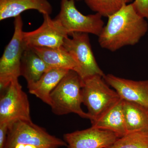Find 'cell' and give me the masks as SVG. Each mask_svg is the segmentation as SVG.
<instances>
[{
  "label": "cell",
  "mask_w": 148,
  "mask_h": 148,
  "mask_svg": "<svg viewBox=\"0 0 148 148\" xmlns=\"http://www.w3.org/2000/svg\"><path fill=\"white\" fill-rule=\"evenodd\" d=\"M65 38L63 46L77 64L76 72L82 80L94 75H105L92 52L88 34L73 33Z\"/></svg>",
  "instance_id": "cell-7"
},
{
  "label": "cell",
  "mask_w": 148,
  "mask_h": 148,
  "mask_svg": "<svg viewBox=\"0 0 148 148\" xmlns=\"http://www.w3.org/2000/svg\"><path fill=\"white\" fill-rule=\"evenodd\" d=\"M43 21L38 29L23 32V40L27 48L46 47L57 48L63 46L69 36L61 24L49 14H43Z\"/></svg>",
  "instance_id": "cell-9"
},
{
  "label": "cell",
  "mask_w": 148,
  "mask_h": 148,
  "mask_svg": "<svg viewBox=\"0 0 148 148\" xmlns=\"http://www.w3.org/2000/svg\"><path fill=\"white\" fill-rule=\"evenodd\" d=\"M82 84L78 74L70 70L51 93L50 106L53 114L60 116L74 113L90 119L81 108Z\"/></svg>",
  "instance_id": "cell-2"
},
{
  "label": "cell",
  "mask_w": 148,
  "mask_h": 148,
  "mask_svg": "<svg viewBox=\"0 0 148 148\" xmlns=\"http://www.w3.org/2000/svg\"><path fill=\"white\" fill-rule=\"evenodd\" d=\"M108 18L98 41L101 47L112 52L137 44L148 31L147 22L137 13L132 3L123 5Z\"/></svg>",
  "instance_id": "cell-1"
},
{
  "label": "cell",
  "mask_w": 148,
  "mask_h": 148,
  "mask_svg": "<svg viewBox=\"0 0 148 148\" xmlns=\"http://www.w3.org/2000/svg\"><path fill=\"white\" fill-rule=\"evenodd\" d=\"M64 138L68 148H107L114 144L119 137L111 131L91 126L67 133Z\"/></svg>",
  "instance_id": "cell-10"
},
{
  "label": "cell",
  "mask_w": 148,
  "mask_h": 148,
  "mask_svg": "<svg viewBox=\"0 0 148 148\" xmlns=\"http://www.w3.org/2000/svg\"><path fill=\"white\" fill-rule=\"evenodd\" d=\"M8 126V125L6 123L0 124V148H4L7 137Z\"/></svg>",
  "instance_id": "cell-21"
},
{
  "label": "cell",
  "mask_w": 148,
  "mask_h": 148,
  "mask_svg": "<svg viewBox=\"0 0 148 148\" xmlns=\"http://www.w3.org/2000/svg\"><path fill=\"white\" fill-rule=\"evenodd\" d=\"M18 144L33 145L40 148L67 147L65 141L51 135L32 121L18 120L9 125L4 148H13Z\"/></svg>",
  "instance_id": "cell-3"
},
{
  "label": "cell",
  "mask_w": 148,
  "mask_h": 148,
  "mask_svg": "<svg viewBox=\"0 0 148 148\" xmlns=\"http://www.w3.org/2000/svg\"><path fill=\"white\" fill-rule=\"evenodd\" d=\"M1 93L0 124L9 125L18 120L32 121L29 99L18 78L13 79Z\"/></svg>",
  "instance_id": "cell-8"
},
{
  "label": "cell",
  "mask_w": 148,
  "mask_h": 148,
  "mask_svg": "<svg viewBox=\"0 0 148 148\" xmlns=\"http://www.w3.org/2000/svg\"><path fill=\"white\" fill-rule=\"evenodd\" d=\"M55 18L69 36L77 32L98 36L104 26L101 14L84 15L77 9L75 0H61L60 11Z\"/></svg>",
  "instance_id": "cell-6"
},
{
  "label": "cell",
  "mask_w": 148,
  "mask_h": 148,
  "mask_svg": "<svg viewBox=\"0 0 148 148\" xmlns=\"http://www.w3.org/2000/svg\"><path fill=\"white\" fill-rule=\"evenodd\" d=\"M32 49L42 58L49 69H63L76 71V63L64 47L57 48L35 47Z\"/></svg>",
  "instance_id": "cell-16"
},
{
  "label": "cell",
  "mask_w": 148,
  "mask_h": 148,
  "mask_svg": "<svg viewBox=\"0 0 148 148\" xmlns=\"http://www.w3.org/2000/svg\"><path fill=\"white\" fill-rule=\"evenodd\" d=\"M48 66L32 48L24 51L21 62V76L26 79L27 85L36 82L49 69Z\"/></svg>",
  "instance_id": "cell-15"
},
{
  "label": "cell",
  "mask_w": 148,
  "mask_h": 148,
  "mask_svg": "<svg viewBox=\"0 0 148 148\" xmlns=\"http://www.w3.org/2000/svg\"><path fill=\"white\" fill-rule=\"evenodd\" d=\"M123 103V100L121 98L101 116L91 121V126L111 131L119 138L127 134Z\"/></svg>",
  "instance_id": "cell-13"
},
{
  "label": "cell",
  "mask_w": 148,
  "mask_h": 148,
  "mask_svg": "<svg viewBox=\"0 0 148 148\" xmlns=\"http://www.w3.org/2000/svg\"><path fill=\"white\" fill-rule=\"evenodd\" d=\"M123 112L127 132H148V107L123 100Z\"/></svg>",
  "instance_id": "cell-17"
},
{
  "label": "cell",
  "mask_w": 148,
  "mask_h": 148,
  "mask_svg": "<svg viewBox=\"0 0 148 148\" xmlns=\"http://www.w3.org/2000/svg\"><path fill=\"white\" fill-rule=\"evenodd\" d=\"M103 79L122 100L148 107V79L134 81L112 74L105 75Z\"/></svg>",
  "instance_id": "cell-11"
},
{
  "label": "cell",
  "mask_w": 148,
  "mask_h": 148,
  "mask_svg": "<svg viewBox=\"0 0 148 148\" xmlns=\"http://www.w3.org/2000/svg\"><path fill=\"white\" fill-rule=\"evenodd\" d=\"M69 71L57 68L49 69L36 82L27 85L29 92L50 106L51 93Z\"/></svg>",
  "instance_id": "cell-14"
},
{
  "label": "cell",
  "mask_w": 148,
  "mask_h": 148,
  "mask_svg": "<svg viewBox=\"0 0 148 148\" xmlns=\"http://www.w3.org/2000/svg\"><path fill=\"white\" fill-rule=\"evenodd\" d=\"M14 32L0 59V90H4L15 79L21 76L22 55L27 49L23 40V22L21 15L15 17Z\"/></svg>",
  "instance_id": "cell-5"
},
{
  "label": "cell",
  "mask_w": 148,
  "mask_h": 148,
  "mask_svg": "<svg viewBox=\"0 0 148 148\" xmlns=\"http://www.w3.org/2000/svg\"><path fill=\"white\" fill-rule=\"evenodd\" d=\"M77 1H81V0H77Z\"/></svg>",
  "instance_id": "cell-23"
},
{
  "label": "cell",
  "mask_w": 148,
  "mask_h": 148,
  "mask_svg": "<svg viewBox=\"0 0 148 148\" xmlns=\"http://www.w3.org/2000/svg\"><path fill=\"white\" fill-rule=\"evenodd\" d=\"M108 85L103 77L98 75L83 80L82 103L87 107L90 121L100 116L121 99L116 91Z\"/></svg>",
  "instance_id": "cell-4"
},
{
  "label": "cell",
  "mask_w": 148,
  "mask_h": 148,
  "mask_svg": "<svg viewBox=\"0 0 148 148\" xmlns=\"http://www.w3.org/2000/svg\"><path fill=\"white\" fill-rule=\"evenodd\" d=\"M89 8L101 14L109 17L115 13L125 5L132 2L133 0H84Z\"/></svg>",
  "instance_id": "cell-18"
},
{
  "label": "cell",
  "mask_w": 148,
  "mask_h": 148,
  "mask_svg": "<svg viewBox=\"0 0 148 148\" xmlns=\"http://www.w3.org/2000/svg\"><path fill=\"white\" fill-rule=\"evenodd\" d=\"M107 148H148V132L137 131L127 132Z\"/></svg>",
  "instance_id": "cell-19"
},
{
  "label": "cell",
  "mask_w": 148,
  "mask_h": 148,
  "mask_svg": "<svg viewBox=\"0 0 148 148\" xmlns=\"http://www.w3.org/2000/svg\"><path fill=\"white\" fill-rule=\"evenodd\" d=\"M132 4L137 13L148 20V0H134Z\"/></svg>",
  "instance_id": "cell-20"
},
{
  "label": "cell",
  "mask_w": 148,
  "mask_h": 148,
  "mask_svg": "<svg viewBox=\"0 0 148 148\" xmlns=\"http://www.w3.org/2000/svg\"><path fill=\"white\" fill-rule=\"evenodd\" d=\"M29 10L50 15L53 9L48 0H0V21L15 18Z\"/></svg>",
  "instance_id": "cell-12"
},
{
  "label": "cell",
  "mask_w": 148,
  "mask_h": 148,
  "mask_svg": "<svg viewBox=\"0 0 148 148\" xmlns=\"http://www.w3.org/2000/svg\"><path fill=\"white\" fill-rule=\"evenodd\" d=\"M13 148H40L37 146L33 145L25 144H18L14 147Z\"/></svg>",
  "instance_id": "cell-22"
}]
</instances>
